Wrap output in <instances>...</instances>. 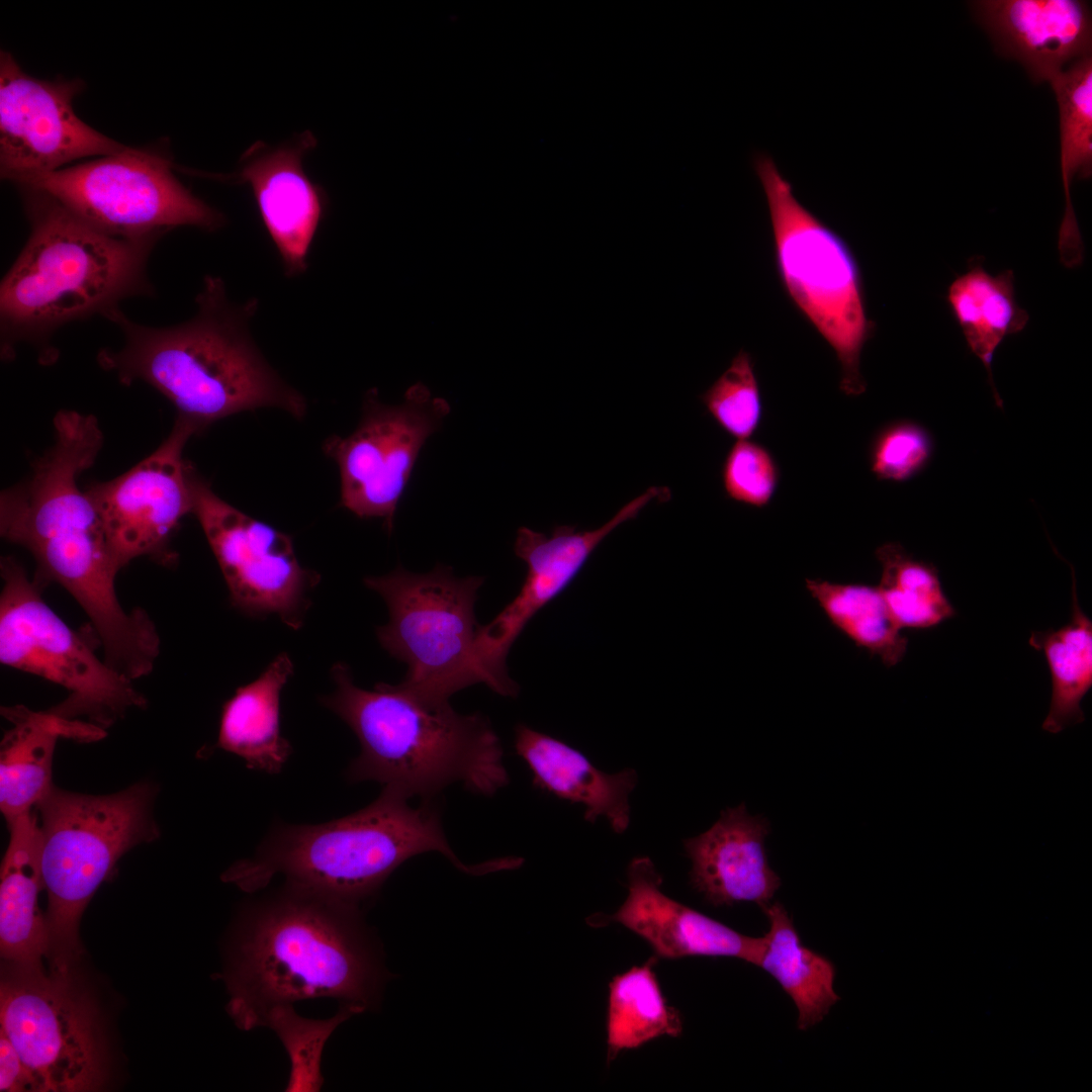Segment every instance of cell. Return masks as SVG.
<instances>
[{
  "instance_id": "6da1fadb",
  "label": "cell",
  "mask_w": 1092,
  "mask_h": 1092,
  "mask_svg": "<svg viewBox=\"0 0 1092 1092\" xmlns=\"http://www.w3.org/2000/svg\"><path fill=\"white\" fill-rule=\"evenodd\" d=\"M388 974L359 906L284 883L248 901L230 936L222 979L237 1026H261L273 1007L333 998L377 1006Z\"/></svg>"
},
{
  "instance_id": "7a4b0ae2",
  "label": "cell",
  "mask_w": 1092,
  "mask_h": 1092,
  "mask_svg": "<svg viewBox=\"0 0 1092 1092\" xmlns=\"http://www.w3.org/2000/svg\"><path fill=\"white\" fill-rule=\"evenodd\" d=\"M196 307L189 321L165 328L112 310L105 318L119 328L123 345L102 349L99 365L122 384L143 381L154 387L196 433L229 416L267 406L301 419L304 397L270 367L250 334L257 299L234 303L224 282L208 275Z\"/></svg>"
},
{
  "instance_id": "3957f363",
  "label": "cell",
  "mask_w": 1092,
  "mask_h": 1092,
  "mask_svg": "<svg viewBox=\"0 0 1092 1092\" xmlns=\"http://www.w3.org/2000/svg\"><path fill=\"white\" fill-rule=\"evenodd\" d=\"M16 187L29 235L0 285L1 356L11 360L17 345L29 344L47 364L58 356L52 339L66 325L156 294L148 261L158 242L106 236L47 192Z\"/></svg>"
},
{
  "instance_id": "277c9868",
  "label": "cell",
  "mask_w": 1092,
  "mask_h": 1092,
  "mask_svg": "<svg viewBox=\"0 0 1092 1092\" xmlns=\"http://www.w3.org/2000/svg\"><path fill=\"white\" fill-rule=\"evenodd\" d=\"M331 673L336 689L321 703L349 725L360 743L348 780L375 781L422 800H432L457 782L483 796L509 783L499 738L483 715L460 714L450 703L428 704L399 684L361 689L345 663H336Z\"/></svg>"
},
{
  "instance_id": "5b68a950",
  "label": "cell",
  "mask_w": 1092,
  "mask_h": 1092,
  "mask_svg": "<svg viewBox=\"0 0 1092 1092\" xmlns=\"http://www.w3.org/2000/svg\"><path fill=\"white\" fill-rule=\"evenodd\" d=\"M382 789L376 800L345 817L315 825H274L257 851L236 861L221 880L254 893L276 876L285 883L356 905L373 896L410 857L438 851L458 870L483 875L500 859L464 863L450 847L433 800L417 807Z\"/></svg>"
},
{
  "instance_id": "8992f818",
  "label": "cell",
  "mask_w": 1092,
  "mask_h": 1092,
  "mask_svg": "<svg viewBox=\"0 0 1092 1092\" xmlns=\"http://www.w3.org/2000/svg\"><path fill=\"white\" fill-rule=\"evenodd\" d=\"M54 443L32 463L28 477L1 492V537L26 549L34 577L62 586L92 622L121 610L115 578L120 571L110 552L96 508L79 484L103 444L98 420L60 411Z\"/></svg>"
},
{
  "instance_id": "52a82bcc",
  "label": "cell",
  "mask_w": 1092,
  "mask_h": 1092,
  "mask_svg": "<svg viewBox=\"0 0 1092 1092\" xmlns=\"http://www.w3.org/2000/svg\"><path fill=\"white\" fill-rule=\"evenodd\" d=\"M156 795L150 782L110 795L73 793L54 785L36 804L50 970H74L82 951L79 922L95 891L121 855L159 837L153 816Z\"/></svg>"
},
{
  "instance_id": "ba28073f",
  "label": "cell",
  "mask_w": 1092,
  "mask_h": 1092,
  "mask_svg": "<svg viewBox=\"0 0 1092 1092\" xmlns=\"http://www.w3.org/2000/svg\"><path fill=\"white\" fill-rule=\"evenodd\" d=\"M753 165L767 202L781 282L836 354L841 391L858 396L867 387L860 356L875 331L858 262L844 239L800 203L770 156L756 154Z\"/></svg>"
},
{
  "instance_id": "9c48e42d",
  "label": "cell",
  "mask_w": 1092,
  "mask_h": 1092,
  "mask_svg": "<svg viewBox=\"0 0 1092 1092\" xmlns=\"http://www.w3.org/2000/svg\"><path fill=\"white\" fill-rule=\"evenodd\" d=\"M482 576L458 577L438 564L427 573L397 566L365 585L386 603L389 620L377 628L381 646L406 663L398 682L423 702L449 703L455 693L475 684L488 686L476 649L479 625L474 605Z\"/></svg>"
},
{
  "instance_id": "30bf717a",
  "label": "cell",
  "mask_w": 1092,
  "mask_h": 1092,
  "mask_svg": "<svg viewBox=\"0 0 1092 1092\" xmlns=\"http://www.w3.org/2000/svg\"><path fill=\"white\" fill-rule=\"evenodd\" d=\"M0 574V662L66 689L69 697L52 713L96 739L77 718L104 733L128 710L147 706L133 680L63 621L42 598L44 586L14 557L1 558Z\"/></svg>"
},
{
  "instance_id": "8fae6325",
  "label": "cell",
  "mask_w": 1092,
  "mask_h": 1092,
  "mask_svg": "<svg viewBox=\"0 0 1092 1092\" xmlns=\"http://www.w3.org/2000/svg\"><path fill=\"white\" fill-rule=\"evenodd\" d=\"M173 170L165 153L126 146L14 185L47 192L90 228L117 239L158 242L180 226L222 228L224 215L194 195Z\"/></svg>"
},
{
  "instance_id": "7c38bea8",
  "label": "cell",
  "mask_w": 1092,
  "mask_h": 1092,
  "mask_svg": "<svg viewBox=\"0 0 1092 1092\" xmlns=\"http://www.w3.org/2000/svg\"><path fill=\"white\" fill-rule=\"evenodd\" d=\"M0 1023L39 1091L102 1087L106 1054L99 1015L74 970L8 964L0 985Z\"/></svg>"
},
{
  "instance_id": "4fadbf2b",
  "label": "cell",
  "mask_w": 1092,
  "mask_h": 1092,
  "mask_svg": "<svg viewBox=\"0 0 1092 1092\" xmlns=\"http://www.w3.org/2000/svg\"><path fill=\"white\" fill-rule=\"evenodd\" d=\"M450 412L448 400L420 381L395 405L383 403L377 388L368 390L356 430L324 443L340 470L341 506L361 519H382L390 532L420 451Z\"/></svg>"
},
{
  "instance_id": "5bb4252c",
  "label": "cell",
  "mask_w": 1092,
  "mask_h": 1092,
  "mask_svg": "<svg viewBox=\"0 0 1092 1092\" xmlns=\"http://www.w3.org/2000/svg\"><path fill=\"white\" fill-rule=\"evenodd\" d=\"M193 515L221 570L234 608L253 617L276 615L299 629L321 576L299 563L289 535L220 498L193 468Z\"/></svg>"
},
{
  "instance_id": "9a60e30c",
  "label": "cell",
  "mask_w": 1092,
  "mask_h": 1092,
  "mask_svg": "<svg viewBox=\"0 0 1092 1092\" xmlns=\"http://www.w3.org/2000/svg\"><path fill=\"white\" fill-rule=\"evenodd\" d=\"M195 434L189 423L176 417L170 434L153 453L124 473L86 488L119 570L141 557L163 566L176 564L171 540L180 521L193 513L194 467L183 451Z\"/></svg>"
},
{
  "instance_id": "2e32d148",
  "label": "cell",
  "mask_w": 1092,
  "mask_h": 1092,
  "mask_svg": "<svg viewBox=\"0 0 1092 1092\" xmlns=\"http://www.w3.org/2000/svg\"><path fill=\"white\" fill-rule=\"evenodd\" d=\"M79 79L41 80L26 74L7 51L0 54V174L16 184L78 160L126 146L85 123L73 101Z\"/></svg>"
},
{
  "instance_id": "e0dca14e",
  "label": "cell",
  "mask_w": 1092,
  "mask_h": 1092,
  "mask_svg": "<svg viewBox=\"0 0 1092 1092\" xmlns=\"http://www.w3.org/2000/svg\"><path fill=\"white\" fill-rule=\"evenodd\" d=\"M670 496L668 487L651 486L594 530L577 531L561 525L548 537L527 527L518 529L514 550L527 565L525 580L516 598L477 631V654L489 689L504 697L518 695L519 686L508 673L507 657L529 621L572 582L614 530L635 519L652 500L667 502Z\"/></svg>"
},
{
  "instance_id": "ac0fdd59",
  "label": "cell",
  "mask_w": 1092,
  "mask_h": 1092,
  "mask_svg": "<svg viewBox=\"0 0 1092 1092\" xmlns=\"http://www.w3.org/2000/svg\"><path fill=\"white\" fill-rule=\"evenodd\" d=\"M310 132L276 148L254 144L231 175H213L250 186L262 222L288 277L306 271L307 254L323 220L328 199L307 176L302 160L315 145Z\"/></svg>"
},
{
  "instance_id": "d6986e66",
  "label": "cell",
  "mask_w": 1092,
  "mask_h": 1092,
  "mask_svg": "<svg viewBox=\"0 0 1092 1092\" xmlns=\"http://www.w3.org/2000/svg\"><path fill=\"white\" fill-rule=\"evenodd\" d=\"M627 876L624 903L613 914L592 915L589 925L621 924L646 940L657 959L732 957L757 967L763 936L737 932L668 897L661 891L662 877L648 856L633 858Z\"/></svg>"
},
{
  "instance_id": "ffe728a7",
  "label": "cell",
  "mask_w": 1092,
  "mask_h": 1092,
  "mask_svg": "<svg viewBox=\"0 0 1092 1092\" xmlns=\"http://www.w3.org/2000/svg\"><path fill=\"white\" fill-rule=\"evenodd\" d=\"M976 20L998 55L1019 63L1034 83H1051L1092 56V13L1081 0H980Z\"/></svg>"
},
{
  "instance_id": "44dd1931",
  "label": "cell",
  "mask_w": 1092,
  "mask_h": 1092,
  "mask_svg": "<svg viewBox=\"0 0 1092 1092\" xmlns=\"http://www.w3.org/2000/svg\"><path fill=\"white\" fill-rule=\"evenodd\" d=\"M769 830V822L744 804L723 810L707 831L684 841L693 888L714 906H766L781 887L764 846Z\"/></svg>"
},
{
  "instance_id": "7402d4cb",
  "label": "cell",
  "mask_w": 1092,
  "mask_h": 1092,
  "mask_svg": "<svg viewBox=\"0 0 1092 1092\" xmlns=\"http://www.w3.org/2000/svg\"><path fill=\"white\" fill-rule=\"evenodd\" d=\"M515 732L516 751L529 765L535 787L584 805V819L590 823L604 816L615 832L623 833L628 828L629 796L638 782L634 769L607 774L583 753L554 737L522 724Z\"/></svg>"
},
{
  "instance_id": "603a6c76",
  "label": "cell",
  "mask_w": 1092,
  "mask_h": 1092,
  "mask_svg": "<svg viewBox=\"0 0 1092 1092\" xmlns=\"http://www.w3.org/2000/svg\"><path fill=\"white\" fill-rule=\"evenodd\" d=\"M10 836L0 875V952L7 964L42 968L49 931L38 906L43 890L40 828L36 812L7 822Z\"/></svg>"
},
{
  "instance_id": "cb8c5ba5",
  "label": "cell",
  "mask_w": 1092,
  "mask_h": 1092,
  "mask_svg": "<svg viewBox=\"0 0 1092 1092\" xmlns=\"http://www.w3.org/2000/svg\"><path fill=\"white\" fill-rule=\"evenodd\" d=\"M11 723L0 747V809L6 822L30 812L49 793L54 751L61 736L83 739L78 727L52 712L2 707Z\"/></svg>"
},
{
  "instance_id": "d4e9b609",
  "label": "cell",
  "mask_w": 1092,
  "mask_h": 1092,
  "mask_svg": "<svg viewBox=\"0 0 1092 1092\" xmlns=\"http://www.w3.org/2000/svg\"><path fill=\"white\" fill-rule=\"evenodd\" d=\"M293 673L281 653L252 682L237 689L222 706L216 746L242 757L251 769L279 772L291 754L280 728V696Z\"/></svg>"
},
{
  "instance_id": "484cf974",
  "label": "cell",
  "mask_w": 1092,
  "mask_h": 1092,
  "mask_svg": "<svg viewBox=\"0 0 1092 1092\" xmlns=\"http://www.w3.org/2000/svg\"><path fill=\"white\" fill-rule=\"evenodd\" d=\"M946 302L970 352L984 365L993 397L1002 407L992 373L994 355L1002 342L1023 331L1028 312L1016 299L1012 270L989 273L981 258H973L946 291Z\"/></svg>"
},
{
  "instance_id": "4316f807",
  "label": "cell",
  "mask_w": 1092,
  "mask_h": 1092,
  "mask_svg": "<svg viewBox=\"0 0 1092 1092\" xmlns=\"http://www.w3.org/2000/svg\"><path fill=\"white\" fill-rule=\"evenodd\" d=\"M1059 108L1061 175L1065 209L1059 229L1061 263L1069 269L1084 260V246L1071 198L1075 179L1092 175V56L1077 61L1051 83Z\"/></svg>"
},
{
  "instance_id": "83f0119b",
  "label": "cell",
  "mask_w": 1092,
  "mask_h": 1092,
  "mask_svg": "<svg viewBox=\"0 0 1092 1092\" xmlns=\"http://www.w3.org/2000/svg\"><path fill=\"white\" fill-rule=\"evenodd\" d=\"M761 910L769 928L757 967L770 974L798 1009L797 1027L807 1030L821 1022L840 997L834 991L833 963L802 944L799 933L780 902Z\"/></svg>"
},
{
  "instance_id": "f1b7e54d",
  "label": "cell",
  "mask_w": 1092,
  "mask_h": 1092,
  "mask_svg": "<svg viewBox=\"0 0 1092 1092\" xmlns=\"http://www.w3.org/2000/svg\"><path fill=\"white\" fill-rule=\"evenodd\" d=\"M1072 613L1063 627L1030 634L1029 644L1040 650L1052 676V699L1041 728L1059 733L1085 720L1081 702L1092 687V622L1077 597L1073 572Z\"/></svg>"
},
{
  "instance_id": "f546056e",
  "label": "cell",
  "mask_w": 1092,
  "mask_h": 1092,
  "mask_svg": "<svg viewBox=\"0 0 1092 1092\" xmlns=\"http://www.w3.org/2000/svg\"><path fill=\"white\" fill-rule=\"evenodd\" d=\"M655 956L641 966L613 977L607 1009V1061L610 1064L627 1050H635L657 1037H677L682 1016L664 997L654 966Z\"/></svg>"
},
{
  "instance_id": "4dcf8cb0",
  "label": "cell",
  "mask_w": 1092,
  "mask_h": 1092,
  "mask_svg": "<svg viewBox=\"0 0 1092 1092\" xmlns=\"http://www.w3.org/2000/svg\"><path fill=\"white\" fill-rule=\"evenodd\" d=\"M805 584L829 622L857 647L879 656L887 667L903 659L908 639L891 616L878 586L810 578Z\"/></svg>"
},
{
  "instance_id": "1f68e13d",
  "label": "cell",
  "mask_w": 1092,
  "mask_h": 1092,
  "mask_svg": "<svg viewBox=\"0 0 1092 1092\" xmlns=\"http://www.w3.org/2000/svg\"><path fill=\"white\" fill-rule=\"evenodd\" d=\"M876 556L882 566L877 586L901 629L931 628L956 615L934 565L914 558L895 542L880 546Z\"/></svg>"
},
{
  "instance_id": "d6a6232c",
  "label": "cell",
  "mask_w": 1092,
  "mask_h": 1092,
  "mask_svg": "<svg viewBox=\"0 0 1092 1092\" xmlns=\"http://www.w3.org/2000/svg\"><path fill=\"white\" fill-rule=\"evenodd\" d=\"M360 1011L341 1005L329 1019H308L297 1014L293 1005L271 1008L261 1026L272 1029L282 1041L291 1064L286 1091H318L324 1083L321 1072L324 1045L338 1025Z\"/></svg>"
},
{
  "instance_id": "836d02e7",
  "label": "cell",
  "mask_w": 1092,
  "mask_h": 1092,
  "mask_svg": "<svg viewBox=\"0 0 1092 1092\" xmlns=\"http://www.w3.org/2000/svg\"><path fill=\"white\" fill-rule=\"evenodd\" d=\"M717 425L737 440L749 439L758 429L762 414L759 383L750 354L740 350L729 367L701 395Z\"/></svg>"
},
{
  "instance_id": "e575fe53",
  "label": "cell",
  "mask_w": 1092,
  "mask_h": 1092,
  "mask_svg": "<svg viewBox=\"0 0 1092 1092\" xmlns=\"http://www.w3.org/2000/svg\"><path fill=\"white\" fill-rule=\"evenodd\" d=\"M932 452L933 441L925 428L912 421H896L874 437L871 470L880 480L906 481L927 466Z\"/></svg>"
},
{
  "instance_id": "d590c367",
  "label": "cell",
  "mask_w": 1092,
  "mask_h": 1092,
  "mask_svg": "<svg viewBox=\"0 0 1092 1092\" xmlns=\"http://www.w3.org/2000/svg\"><path fill=\"white\" fill-rule=\"evenodd\" d=\"M779 481L778 463L763 445L749 439L737 440L728 451L722 482L730 499L763 508L772 499Z\"/></svg>"
},
{
  "instance_id": "8d00e7d4",
  "label": "cell",
  "mask_w": 1092,
  "mask_h": 1092,
  "mask_svg": "<svg viewBox=\"0 0 1092 1092\" xmlns=\"http://www.w3.org/2000/svg\"><path fill=\"white\" fill-rule=\"evenodd\" d=\"M0 1091H39L34 1077L2 1031H0Z\"/></svg>"
}]
</instances>
